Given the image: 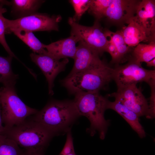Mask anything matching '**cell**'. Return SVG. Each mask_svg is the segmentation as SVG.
Listing matches in <instances>:
<instances>
[{"label": "cell", "instance_id": "1", "mask_svg": "<svg viewBox=\"0 0 155 155\" xmlns=\"http://www.w3.org/2000/svg\"><path fill=\"white\" fill-rule=\"evenodd\" d=\"M31 119L54 136L67 133L80 116L73 100H53L34 115Z\"/></svg>", "mask_w": 155, "mask_h": 155}, {"label": "cell", "instance_id": "2", "mask_svg": "<svg viewBox=\"0 0 155 155\" xmlns=\"http://www.w3.org/2000/svg\"><path fill=\"white\" fill-rule=\"evenodd\" d=\"M114 71V68L101 60L85 70L68 75L60 82L70 94L99 92L113 80Z\"/></svg>", "mask_w": 155, "mask_h": 155}, {"label": "cell", "instance_id": "3", "mask_svg": "<svg viewBox=\"0 0 155 155\" xmlns=\"http://www.w3.org/2000/svg\"><path fill=\"white\" fill-rule=\"evenodd\" d=\"M75 95L73 101L79 115L86 117L90 122L87 131L92 136L98 132L100 138L104 140L110 124V121L106 120L104 116L109 100L99 92H80Z\"/></svg>", "mask_w": 155, "mask_h": 155}, {"label": "cell", "instance_id": "4", "mask_svg": "<svg viewBox=\"0 0 155 155\" xmlns=\"http://www.w3.org/2000/svg\"><path fill=\"white\" fill-rule=\"evenodd\" d=\"M0 134L13 140L25 151L42 153L54 136L32 119H26L19 125L4 128Z\"/></svg>", "mask_w": 155, "mask_h": 155}, {"label": "cell", "instance_id": "5", "mask_svg": "<svg viewBox=\"0 0 155 155\" xmlns=\"http://www.w3.org/2000/svg\"><path fill=\"white\" fill-rule=\"evenodd\" d=\"M15 85H3L0 89V103L5 129L23 123L38 111L26 105L20 99L16 93Z\"/></svg>", "mask_w": 155, "mask_h": 155}, {"label": "cell", "instance_id": "6", "mask_svg": "<svg viewBox=\"0 0 155 155\" xmlns=\"http://www.w3.org/2000/svg\"><path fill=\"white\" fill-rule=\"evenodd\" d=\"M128 62L123 65H115L113 80L117 89L139 83L145 82L149 85L155 82V70L147 69L142 67L141 63L136 62L131 56Z\"/></svg>", "mask_w": 155, "mask_h": 155}, {"label": "cell", "instance_id": "7", "mask_svg": "<svg viewBox=\"0 0 155 155\" xmlns=\"http://www.w3.org/2000/svg\"><path fill=\"white\" fill-rule=\"evenodd\" d=\"M59 16L49 15L37 12L10 20L5 18L6 34L14 30L22 29L31 32L59 30Z\"/></svg>", "mask_w": 155, "mask_h": 155}, {"label": "cell", "instance_id": "8", "mask_svg": "<svg viewBox=\"0 0 155 155\" xmlns=\"http://www.w3.org/2000/svg\"><path fill=\"white\" fill-rule=\"evenodd\" d=\"M68 22L71 27V35L78 37L80 40L84 42L99 56L106 52L107 40L105 29L101 26L99 21L95 20L91 26L80 24L71 17L69 18Z\"/></svg>", "mask_w": 155, "mask_h": 155}, {"label": "cell", "instance_id": "9", "mask_svg": "<svg viewBox=\"0 0 155 155\" xmlns=\"http://www.w3.org/2000/svg\"><path fill=\"white\" fill-rule=\"evenodd\" d=\"M141 1L112 0L102 19H105L107 25L121 29L135 16Z\"/></svg>", "mask_w": 155, "mask_h": 155}, {"label": "cell", "instance_id": "10", "mask_svg": "<svg viewBox=\"0 0 155 155\" xmlns=\"http://www.w3.org/2000/svg\"><path fill=\"white\" fill-rule=\"evenodd\" d=\"M114 97L140 117L147 115L148 102L140 88L132 85L117 89V92L108 94Z\"/></svg>", "mask_w": 155, "mask_h": 155}, {"label": "cell", "instance_id": "11", "mask_svg": "<svg viewBox=\"0 0 155 155\" xmlns=\"http://www.w3.org/2000/svg\"><path fill=\"white\" fill-rule=\"evenodd\" d=\"M30 56L32 61L39 67L45 76L48 83L49 93L53 95L55 79L60 73L65 70L69 62L68 59L65 58L60 61L50 55L47 51L41 54L32 53Z\"/></svg>", "mask_w": 155, "mask_h": 155}, {"label": "cell", "instance_id": "12", "mask_svg": "<svg viewBox=\"0 0 155 155\" xmlns=\"http://www.w3.org/2000/svg\"><path fill=\"white\" fill-rule=\"evenodd\" d=\"M133 20L155 41V1L142 0L138 6Z\"/></svg>", "mask_w": 155, "mask_h": 155}, {"label": "cell", "instance_id": "13", "mask_svg": "<svg viewBox=\"0 0 155 155\" xmlns=\"http://www.w3.org/2000/svg\"><path fill=\"white\" fill-rule=\"evenodd\" d=\"M78 42L73 58L74 65L69 75L85 70L101 61L99 55L84 42L80 40Z\"/></svg>", "mask_w": 155, "mask_h": 155}, {"label": "cell", "instance_id": "14", "mask_svg": "<svg viewBox=\"0 0 155 155\" xmlns=\"http://www.w3.org/2000/svg\"><path fill=\"white\" fill-rule=\"evenodd\" d=\"M80 41L78 37L70 35L68 38L49 44H44V48L49 54L57 59H73L76 50V44Z\"/></svg>", "mask_w": 155, "mask_h": 155}, {"label": "cell", "instance_id": "15", "mask_svg": "<svg viewBox=\"0 0 155 155\" xmlns=\"http://www.w3.org/2000/svg\"><path fill=\"white\" fill-rule=\"evenodd\" d=\"M119 30L125 43L131 47H134L142 42L148 43L155 41L148 36L133 18L128 24Z\"/></svg>", "mask_w": 155, "mask_h": 155}, {"label": "cell", "instance_id": "16", "mask_svg": "<svg viewBox=\"0 0 155 155\" xmlns=\"http://www.w3.org/2000/svg\"><path fill=\"white\" fill-rule=\"evenodd\" d=\"M108 109L114 110L121 115L140 138L146 137V132L139 122V117L119 101L116 99L113 102L109 101L108 105Z\"/></svg>", "mask_w": 155, "mask_h": 155}, {"label": "cell", "instance_id": "17", "mask_svg": "<svg viewBox=\"0 0 155 155\" xmlns=\"http://www.w3.org/2000/svg\"><path fill=\"white\" fill-rule=\"evenodd\" d=\"M44 1L38 0H13L10 2L0 1V3L11 5L12 12L20 17L36 13Z\"/></svg>", "mask_w": 155, "mask_h": 155}, {"label": "cell", "instance_id": "18", "mask_svg": "<svg viewBox=\"0 0 155 155\" xmlns=\"http://www.w3.org/2000/svg\"><path fill=\"white\" fill-rule=\"evenodd\" d=\"M105 32L114 44L121 63L128 61L131 56L134 47H130L126 44L119 30L113 32L107 29H105Z\"/></svg>", "mask_w": 155, "mask_h": 155}, {"label": "cell", "instance_id": "19", "mask_svg": "<svg viewBox=\"0 0 155 155\" xmlns=\"http://www.w3.org/2000/svg\"><path fill=\"white\" fill-rule=\"evenodd\" d=\"M131 56L136 62L146 63L155 58V41L140 43L133 48Z\"/></svg>", "mask_w": 155, "mask_h": 155}, {"label": "cell", "instance_id": "20", "mask_svg": "<svg viewBox=\"0 0 155 155\" xmlns=\"http://www.w3.org/2000/svg\"><path fill=\"white\" fill-rule=\"evenodd\" d=\"M11 33H13L22 41L34 53L41 54L47 52L44 48V44L35 36L33 32L22 29H17L12 30Z\"/></svg>", "mask_w": 155, "mask_h": 155}, {"label": "cell", "instance_id": "21", "mask_svg": "<svg viewBox=\"0 0 155 155\" xmlns=\"http://www.w3.org/2000/svg\"><path fill=\"white\" fill-rule=\"evenodd\" d=\"M13 57L0 56V82L3 85L15 84L18 75L15 74L11 68V62Z\"/></svg>", "mask_w": 155, "mask_h": 155}, {"label": "cell", "instance_id": "22", "mask_svg": "<svg viewBox=\"0 0 155 155\" xmlns=\"http://www.w3.org/2000/svg\"><path fill=\"white\" fill-rule=\"evenodd\" d=\"M24 152L13 140L0 134V155H23Z\"/></svg>", "mask_w": 155, "mask_h": 155}, {"label": "cell", "instance_id": "23", "mask_svg": "<svg viewBox=\"0 0 155 155\" xmlns=\"http://www.w3.org/2000/svg\"><path fill=\"white\" fill-rule=\"evenodd\" d=\"M112 0H90L88 9L89 13L100 21L103 18L105 13Z\"/></svg>", "mask_w": 155, "mask_h": 155}, {"label": "cell", "instance_id": "24", "mask_svg": "<svg viewBox=\"0 0 155 155\" xmlns=\"http://www.w3.org/2000/svg\"><path fill=\"white\" fill-rule=\"evenodd\" d=\"M3 4L0 3V43L8 53L9 55L17 58L11 50L5 38V35L6 34L5 18L4 17L3 14L6 12L7 10L3 7Z\"/></svg>", "mask_w": 155, "mask_h": 155}, {"label": "cell", "instance_id": "25", "mask_svg": "<svg viewBox=\"0 0 155 155\" xmlns=\"http://www.w3.org/2000/svg\"><path fill=\"white\" fill-rule=\"evenodd\" d=\"M69 2L73 6L75 12L72 19L74 21L77 22L84 13L88 10L90 0H71Z\"/></svg>", "mask_w": 155, "mask_h": 155}, {"label": "cell", "instance_id": "26", "mask_svg": "<svg viewBox=\"0 0 155 155\" xmlns=\"http://www.w3.org/2000/svg\"><path fill=\"white\" fill-rule=\"evenodd\" d=\"M151 90V95L148 103V110L146 116L148 119H152L155 117V83L149 85Z\"/></svg>", "mask_w": 155, "mask_h": 155}, {"label": "cell", "instance_id": "27", "mask_svg": "<svg viewBox=\"0 0 155 155\" xmlns=\"http://www.w3.org/2000/svg\"><path fill=\"white\" fill-rule=\"evenodd\" d=\"M75 153L73 138L71 131L67 133L66 141L61 152L59 155H68Z\"/></svg>", "mask_w": 155, "mask_h": 155}, {"label": "cell", "instance_id": "28", "mask_svg": "<svg viewBox=\"0 0 155 155\" xmlns=\"http://www.w3.org/2000/svg\"><path fill=\"white\" fill-rule=\"evenodd\" d=\"M4 129V127L3 125L2 120L1 108L0 103V134L3 131Z\"/></svg>", "mask_w": 155, "mask_h": 155}, {"label": "cell", "instance_id": "29", "mask_svg": "<svg viewBox=\"0 0 155 155\" xmlns=\"http://www.w3.org/2000/svg\"><path fill=\"white\" fill-rule=\"evenodd\" d=\"M44 153L37 152H29L24 151L23 155H43Z\"/></svg>", "mask_w": 155, "mask_h": 155}, {"label": "cell", "instance_id": "30", "mask_svg": "<svg viewBox=\"0 0 155 155\" xmlns=\"http://www.w3.org/2000/svg\"><path fill=\"white\" fill-rule=\"evenodd\" d=\"M147 66L148 67H155V58H154L151 61L148 62L146 63Z\"/></svg>", "mask_w": 155, "mask_h": 155}, {"label": "cell", "instance_id": "31", "mask_svg": "<svg viewBox=\"0 0 155 155\" xmlns=\"http://www.w3.org/2000/svg\"><path fill=\"white\" fill-rule=\"evenodd\" d=\"M68 155H76L75 153H72Z\"/></svg>", "mask_w": 155, "mask_h": 155}]
</instances>
